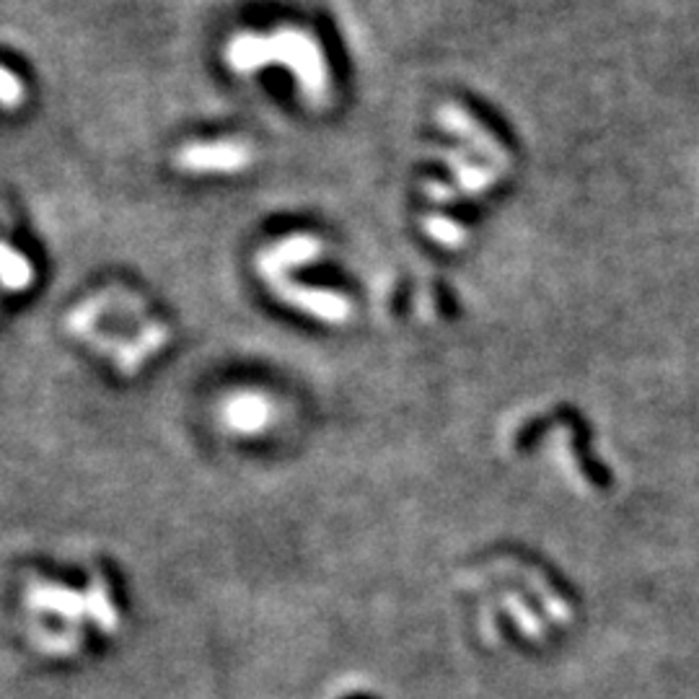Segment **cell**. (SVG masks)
<instances>
[{"label": "cell", "mask_w": 699, "mask_h": 699, "mask_svg": "<svg viewBox=\"0 0 699 699\" xmlns=\"http://www.w3.org/2000/svg\"><path fill=\"white\" fill-rule=\"evenodd\" d=\"M226 63H230L236 73L260 71L262 65L270 63H285L296 73L298 86L309 101L324 99V93H327V63H324L319 45L303 32H277L273 37L239 34L228 45Z\"/></svg>", "instance_id": "6da1fadb"}, {"label": "cell", "mask_w": 699, "mask_h": 699, "mask_svg": "<svg viewBox=\"0 0 699 699\" xmlns=\"http://www.w3.org/2000/svg\"><path fill=\"white\" fill-rule=\"evenodd\" d=\"M176 164L192 174H234L252 164V153L241 142H197L182 148Z\"/></svg>", "instance_id": "7a4b0ae2"}, {"label": "cell", "mask_w": 699, "mask_h": 699, "mask_svg": "<svg viewBox=\"0 0 699 699\" xmlns=\"http://www.w3.org/2000/svg\"><path fill=\"white\" fill-rule=\"evenodd\" d=\"M3 275H5V288L16 290V288H26L32 280V264L26 262V257H22L16 249L5 247L3 252Z\"/></svg>", "instance_id": "3957f363"}, {"label": "cell", "mask_w": 699, "mask_h": 699, "mask_svg": "<svg viewBox=\"0 0 699 699\" xmlns=\"http://www.w3.org/2000/svg\"><path fill=\"white\" fill-rule=\"evenodd\" d=\"M427 230H430L433 239L440 241V244H448V247H453V244L461 241V228L453 221L436 219V221L427 223Z\"/></svg>", "instance_id": "277c9868"}]
</instances>
